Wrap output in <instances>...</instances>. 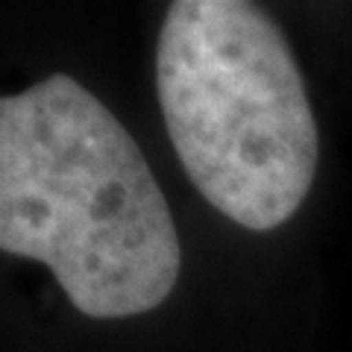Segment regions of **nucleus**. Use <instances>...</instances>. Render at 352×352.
Here are the masks:
<instances>
[{"instance_id": "f257e3e1", "label": "nucleus", "mask_w": 352, "mask_h": 352, "mask_svg": "<svg viewBox=\"0 0 352 352\" xmlns=\"http://www.w3.org/2000/svg\"><path fill=\"white\" fill-rule=\"evenodd\" d=\"M0 250L44 264L94 320L153 311L176 288L179 232L144 153L68 74L0 100Z\"/></svg>"}, {"instance_id": "f03ea898", "label": "nucleus", "mask_w": 352, "mask_h": 352, "mask_svg": "<svg viewBox=\"0 0 352 352\" xmlns=\"http://www.w3.org/2000/svg\"><path fill=\"white\" fill-rule=\"evenodd\" d=\"M156 94L176 159L232 223L270 232L314 185L320 135L285 32L244 0H179L156 44Z\"/></svg>"}]
</instances>
